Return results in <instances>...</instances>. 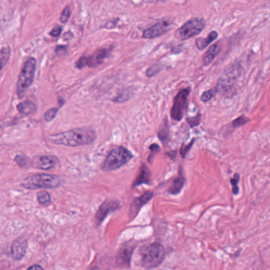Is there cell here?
<instances>
[{
	"label": "cell",
	"instance_id": "cell-11",
	"mask_svg": "<svg viewBox=\"0 0 270 270\" xmlns=\"http://www.w3.org/2000/svg\"><path fill=\"white\" fill-rule=\"evenodd\" d=\"M119 208V203L118 201L112 199H107L100 206L99 209L96 213V222L98 225L103 222V220L107 217V215L111 212L117 210Z\"/></svg>",
	"mask_w": 270,
	"mask_h": 270
},
{
	"label": "cell",
	"instance_id": "cell-27",
	"mask_svg": "<svg viewBox=\"0 0 270 270\" xmlns=\"http://www.w3.org/2000/svg\"><path fill=\"white\" fill-rule=\"evenodd\" d=\"M239 180H240V175L238 173H236L233 178L231 179V184L233 186V195H237L238 192H239V188L238 187V183Z\"/></svg>",
	"mask_w": 270,
	"mask_h": 270
},
{
	"label": "cell",
	"instance_id": "cell-35",
	"mask_svg": "<svg viewBox=\"0 0 270 270\" xmlns=\"http://www.w3.org/2000/svg\"><path fill=\"white\" fill-rule=\"evenodd\" d=\"M194 141H195V139L191 141V143L189 144L187 147H183L181 149V154H182L183 157H185V155H187V152L191 149V145H193V144H194Z\"/></svg>",
	"mask_w": 270,
	"mask_h": 270
},
{
	"label": "cell",
	"instance_id": "cell-20",
	"mask_svg": "<svg viewBox=\"0 0 270 270\" xmlns=\"http://www.w3.org/2000/svg\"><path fill=\"white\" fill-rule=\"evenodd\" d=\"M185 183V178L182 171L179 172V175L175 180L173 181L171 187L169 188V192L171 195H177L180 192Z\"/></svg>",
	"mask_w": 270,
	"mask_h": 270
},
{
	"label": "cell",
	"instance_id": "cell-8",
	"mask_svg": "<svg viewBox=\"0 0 270 270\" xmlns=\"http://www.w3.org/2000/svg\"><path fill=\"white\" fill-rule=\"evenodd\" d=\"M190 89H183L175 96L171 110V116L175 121H180L187 109Z\"/></svg>",
	"mask_w": 270,
	"mask_h": 270
},
{
	"label": "cell",
	"instance_id": "cell-28",
	"mask_svg": "<svg viewBox=\"0 0 270 270\" xmlns=\"http://www.w3.org/2000/svg\"><path fill=\"white\" fill-rule=\"evenodd\" d=\"M131 97V92L128 90L122 92L121 94H119L118 97L114 99V101L117 103H122V102L127 101V100L129 99Z\"/></svg>",
	"mask_w": 270,
	"mask_h": 270
},
{
	"label": "cell",
	"instance_id": "cell-16",
	"mask_svg": "<svg viewBox=\"0 0 270 270\" xmlns=\"http://www.w3.org/2000/svg\"><path fill=\"white\" fill-rule=\"evenodd\" d=\"M221 47L219 43L213 44L208 49L205 55L203 56V64L205 66L209 65V64L215 60V58L218 56L219 53L221 52Z\"/></svg>",
	"mask_w": 270,
	"mask_h": 270
},
{
	"label": "cell",
	"instance_id": "cell-7",
	"mask_svg": "<svg viewBox=\"0 0 270 270\" xmlns=\"http://www.w3.org/2000/svg\"><path fill=\"white\" fill-rule=\"evenodd\" d=\"M205 21L202 18H191L186 22L181 28L175 32V36L180 40H188L193 36H196L205 28Z\"/></svg>",
	"mask_w": 270,
	"mask_h": 270
},
{
	"label": "cell",
	"instance_id": "cell-13",
	"mask_svg": "<svg viewBox=\"0 0 270 270\" xmlns=\"http://www.w3.org/2000/svg\"><path fill=\"white\" fill-rule=\"evenodd\" d=\"M153 193L151 191H146L141 196L138 197L137 199L134 200L133 202L131 203L129 210V217L132 220L137 216V213H139L141 207L145 205L146 203L149 202V201L153 199Z\"/></svg>",
	"mask_w": 270,
	"mask_h": 270
},
{
	"label": "cell",
	"instance_id": "cell-17",
	"mask_svg": "<svg viewBox=\"0 0 270 270\" xmlns=\"http://www.w3.org/2000/svg\"><path fill=\"white\" fill-rule=\"evenodd\" d=\"M150 182V171L145 165H142L140 169L139 174L135 179L133 183V187H137L141 184H148Z\"/></svg>",
	"mask_w": 270,
	"mask_h": 270
},
{
	"label": "cell",
	"instance_id": "cell-5",
	"mask_svg": "<svg viewBox=\"0 0 270 270\" xmlns=\"http://www.w3.org/2000/svg\"><path fill=\"white\" fill-rule=\"evenodd\" d=\"M36 69V60L35 58H30L22 66L17 83V94L19 98H22L29 88L32 86Z\"/></svg>",
	"mask_w": 270,
	"mask_h": 270
},
{
	"label": "cell",
	"instance_id": "cell-3",
	"mask_svg": "<svg viewBox=\"0 0 270 270\" xmlns=\"http://www.w3.org/2000/svg\"><path fill=\"white\" fill-rule=\"evenodd\" d=\"M165 255L164 246L159 242H153L141 249V265L146 269L156 268L164 262Z\"/></svg>",
	"mask_w": 270,
	"mask_h": 270
},
{
	"label": "cell",
	"instance_id": "cell-33",
	"mask_svg": "<svg viewBox=\"0 0 270 270\" xmlns=\"http://www.w3.org/2000/svg\"><path fill=\"white\" fill-rule=\"evenodd\" d=\"M200 119L201 115L200 114H199V115H196L195 118H193V119H188L189 124H190L191 127H195V126H198L199 123H200Z\"/></svg>",
	"mask_w": 270,
	"mask_h": 270
},
{
	"label": "cell",
	"instance_id": "cell-15",
	"mask_svg": "<svg viewBox=\"0 0 270 270\" xmlns=\"http://www.w3.org/2000/svg\"><path fill=\"white\" fill-rule=\"evenodd\" d=\"M27 250V240L24 238H18L11 246V254L15 260H22Z\"/></svg>",
	"mask_w": 270,
	"mask_h": 270
},
{
	"label": "cell",
	"instance_id": "cell-25",
	"mask_svg": "<svg viewBox=\"0 0 270 270\" xmlns=\"http://www.w3.org/2000/svg\"><path fill=\"white\" fill-rule=\"evenodd\" d=\"M249 121H250V119H248L245 115H241V116H239V117L237 118V119H235V120L232 122V127L234 129H236L238 127H242L246 125V123H248Z\"/></svg>",
	"mask_w": 270,
	"mask_h": 270
},
{
	"label": "cell",
	"instance_id": "cell-22",
	"mask_svg": "<svg viewBox=\"0 0 270 270\" xmlns=\"http://www.w3.org/2000/svg\"><path fill=\"white\" fill-rule=\"evenodd\" d=\"M36 197H37L38 202L42 205H48L52 202L51 195H49V193L45 191L38 192Z\"/></svg>",
	"mask_w": 270,
	"mask_h": 270
},
{
	"label": "cell",
	"instance_id": "cell-10",
	"mask_svg": "<svg viewBox=\"0 0 270 270\" xmlns=\"http://www.w3.org/2000/svg\"><path fill=\"white\" fill-rule=\"evenodd\" d=\"M135 248V244H133L132 242H128L123 244L119 249L116 255V264L123 267L130 266Z\"/></svg>",
	"mask_w": 270,
	"mask_h": 270
},
{
	"label": "cell",
	"instance_id": "cell-19",
	"mask_svg": "<svg viewBox=\"0 0 270 270\" xmlns=\"http://www.w3.org/2000/svg\"><path fill=\"white\" fill-rule=\"evenodd\" d=\"M218 34L217 32L213 31L211 32L210 34L208 35L206 38H199L197 39L196 40V46L197 48H199L201 51L205 49L206 48L207 46L209 45V44H211L213 40L217 39Z\"/></svg>",
	"mask_w": 270,
	"mask_h": 270
},
{
	"label": "cell",
	"instance_id": "cell-31",
	"mask_svg": "<svg viewBox=\"0 0 270 270\" xmlns=\"http://www.w3.org/2000/svg\"><path fill=\"white\" fill-rule=\"evenodd\" d=\"M161 70V69L159 66H153V67H151V68H149V69H148L147 72H146V75H147L148 77H149V78H151L153 76L158 74Z\"/></svg>",
	"mask_w": 270,
	"mask_h": 270
},
{
	"label": "cell",
	"instance_id": "cell-30",
	"mask_svg": "<svg viewBox=\"0 0 270 270\" xmlns=\"http://www.w3.org/2000/svg\"><path fill=\"white\" fill-rule=\"evenodd\" d=\"M70 10L69 6H67L64 10H63V13H62L61 16H60V22L62 23H66L69 20V18L70 17Z\"/></svg>",
	"mask_w": 270,
	"mask_h": 270
},
{
	"label": "cell",
	"instance_id": "cell-29",
	"mask_svg": "<svg viewBox=\"0 0 270 270\" xmlns=\"http://www.w3.org/2000/svg\"><path fill=\"white\" fill-rule=\"evenodd\" d=\"M58 113V108L56 107H52L51 109L48 110L44 114V119L46 121L51 122L56 118V115Z\"/></svg>",
	"mask_w": 270,
	"mask_h": 270
},
{
	"label": "cell",
	"instance_id": "cell-2",
	"mask_svg": "<svg viewBox=\"0 0 270 270\" xmlns=\"http://www.w3.org/2000/svg\"><path fill=\"white\" fill-rule=\"evenodd\" d=\"M242 68L238 64L231 65L223 73L222 76L217 82V94H220L226 98H232L237 94L236 83L242 74Z\"/></svg>",
	"mask_w": 270,
	"mask_h": 270
},
{
	"label": "cell",
	"instance_id": "cell-32",
	"mask_svg": "<svg viewBox=\"0 0 270 270\" xmlns=\"http://www.w3.org/2000/svg\"><path fill=\"white\" fill-rule=\"evenodd\" d=\"M56 53L59 57H63L68 53V48L65 46H58L56 49Z\"/></svg>",
	"mask_w": 270,
	"mask_h": 270
},
{
	"label": "cell",
	"instance_id": "cell-24",
	"mask_svg": "<svg viewBox=\"0 0 270 270\" xmlns=\"http://www.w3.org/2000/svg\"><path fill=\"white\" fill-rule=\"evenodd\" d=\"M14 161L21 168H26L32 165V161H30L28 157L24 155H17Z\"/></svg>",
	"mask_w": 270,
	"mask_h": 270
},
{
	"label": "cell",
	"instance_id": "cell-34",
	"mask_svg": "<svg viewBox=\"0 0 270 270\" xmlns=\"http://www.w3.org/2000/svg\"><path fill=\"white\" fill-rule=\"evenodd\" d=\"M62 30H63V28H62L61 26H56V27L51 31L50 35L52 36H54V37L59 36L60 34H61Z\"/></svg>",
	"mask_w": 270,
	"mask_h": 270
},
{
	"label": "cell",
	"instance_id": "cell-9",
	"mask_svg": "<svg viewBox=\"0 0 270 270\" xmlns=\"http://www.w3.org/2000/svg\"><path fill=\"white\" fill-rule=\"evenodd\" d=\"M109 49L100 48L89 57L80 58V60L76 64V67L79 69H82L86 66L92 68H98L103 64V60L107 57Z\"/></svg>",
	"mask_w": 270,
	"mask_h": 270
},
{
	"label": "cell",
	"instance_id": "cell-14",
	"mask_svg": "<svg viewBox=\"0 0 270 270\" xmlns=\"http://www.w3.org/2000/svg\"><path fill=\"white\" fill-rule=\"evenodd\" d=\"M58 159L54 156H36L32 160V165L34 167L43 170H49L56 167Z\"/></svg>",
	"mask_w": 270,
	"mask_h": 270
},
{
	"label": "cell",
	"instance_id": "cell-18",
	"mask_svg": "<svg viewBox=\"0 0 270 270\" xmlns=\"http://www.w3.org/2000/svg\"><path fill=\"white\" fill-rule=\"evenodd\" d=\"M17 108L22 115H30L36 112L37 106L31 101H25L22 103H18Z\"/></svg>",
	"mask_w": 270,
	"mask_h": 270
},
{
	"label": "cell",
	"instance_id": "cell-12",
	"mask_svg": "<svg viewBox=\"0 0 270 270\" xmlns=\"http://www.w3.org/2000/svg\"><path fill=\"white\" fill-rule=\"evenodd\" d=\"M171 25L166 21L158 22L154 26H151L150 28L145 30L143 33V37L148 38V39H153V38L159 37L163 36L164 34L169 32V30L171 28Z\"/></svg>",
	"mask_w": 270,
	"mask_h": 270
},
{
	"label": "cell",
	"instance_id": "cell-1",
	"mask_svg": "<svg viewBox=\"0 0 270 270\" xmlns=\"http://www.w3.org/2000/svg\"><path fill=\"white\" fill-rule=\"evenodd\" d=\"M96 138L97 135L95 131L90 128L70 130L63 133L52 135L49 137L52 143L70 147L89 145L93 143Z\"/></svg>",
	"mask_w": 270,
	"mask_h": 270
},
{
	"label": "cell",
	"instance_id": "cell-23",
	"mask_svg": "<svg viewBox=\"0 0 270 270\" xmlns=\"http://www.w3.org/2000/svg\"><path fill=\"white\" fill-rule=\"evenodd\" d=\"M159 137L161 141L165 143V141H167L168 137H169V126H168V119H165L163 124L161 125L159 131Z\"/></svg>",
	"mask_w": 270,
	"mask_h": 270
},
{
	"label": "cell",
	"instance_id": "cell-21",
	"mask_svg": "<svg viewBox=\"0 0 270 270\" xmlns=\"http://www.w3.org/2000/svg\"><path fill=\"white\" fill-rule=\"evenodd\" d=\"M10 56V48L9 47H3L0 49V71L4 68Z\"/></svg>",
	"mask_w": 270,
	"mask_h": 270
},
{
	"label": "cell",
	"instance_id": "cell-36",
	"mask_svg": "<svg viewBox=\"0 0 270 270\" xmlns=\"http://www.w3.org/2000/svg\"><path fill=\"white\" fill-rule=\"evenodd\" d=\"M27 270H44V269L42 268V266H40V265H34V266H30Z\"/></svg>",
	"mask_w": 270,
	"mask_h": 270
},
{
	"label": "cell",
	"instance_id": "cell-26",
	"mask_svg": "<svg viewBox=\"0 0 270 270\" xmlns=\"http://www.w3.org/2000/svg\"><path fill=\"white\" fill-rule=\"evenodd\" d=\"M217 91L216 88L211 89V90H207V91L204 92L202 96H201V101L204 102H208L210 101L212 98H214L215 96L217 95Z\"/></svg>",
	"mask_w": 270,
	"mask_h": 270
},
{
	"label": "cell",
	"instance_id": "cell-4",
	"mask_svg": "<svg viewBox=\"0 0 270 270\" xmlns=\"http://www.w3.org/2000/svg\"><path fill=\"white\" fill-rule=\"evenodd\" d=\"M62 179L60 177L49 174H36L30 175L22 182V187L28 190L52 189L60 187Z\"/></svg>",
	"mask_w": 270,
	"mask_h": 270
},
{
	"label": "cell",
	"instance_id": "cell-6",
	"mask_svg": "<svg viewBox=\"0 0 270 270\" xmlns=\"http://www.w3.org/2000/svg\"><path fill=\"white\" fill-rule=\"evenodd\" d=\"M133 158L132 153L124 147H117L111 150L102 166L104 171H115L128 163Z\"/></svg>",
	"mask_w": 270,
	"mask_h": 270
}]
</instances>
